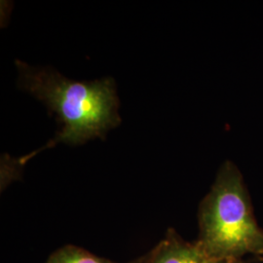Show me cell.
I'll return each mask as SVG.
<instances>
[{"label": "cell", "mask_w": 263, "mask_h": 263, "mask_svg": "<svg viewBox=\"0 0 263 263\" xmlns=\"http://www.w3.org/2000/svg\"><path fill=\"white\" fill-rule=\"evenodd\" d=\"M20 87L43 102L57 113L62 130L36 151L18 161L23 165L38 152L59 142L77 145L94 138H104L106 132L121 122L118 98L111 78L92 82L72 81L50 68L31 67L16 61Z\"/></svg>", "instance_id": "obj_1"}, {"label": "cell", "mask_w": 263, "mask_h": 263, "mask_svg": "<svg viewBox=\"0 0 263 263\" xmlns=\"http://www.w3.org/2000/svg\"><path fill=\"white\" fill-rule=\"evenodd\" d=\"M196 240L213 258L244 262L252 255L263 260V229L257 224L239 169L227 161L200 204Z\"/></svg>", "instance_id": "obj_2"}, {"label": "cell", "mask_w": 263, "mask_h": 263, "mask_svg": "<svg viewBox=\"0 0 263 263\" xmlns=\"http://www.w3.org/2000/svg\"><path fill=\"white\" fill-rule=\"evenodd\" d=\"M132 263H244L219 260L208 255L197 242H188L179 233L169 229L148 254Z\"/></svg>", "instance_id": "obj_3"}, {"label": "cell", "mask_w": 263, "mask_h": 263, "mask_svg": "<svg viewBox=\"0 0 263 263\" xmlns=\"http://www.w3.org/2000/svg\"><path fill=\"white\" fill-rule=\"evenodd\" d=\"M45 263H117L97 256L94 254L73 245H66L48 257ZM132 263V262H129Z\"/></svg>", "instance_id": "obj_4"}]
</instances>
